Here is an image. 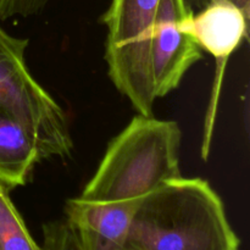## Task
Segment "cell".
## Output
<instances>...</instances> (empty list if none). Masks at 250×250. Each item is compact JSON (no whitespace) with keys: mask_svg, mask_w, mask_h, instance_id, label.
<instances>
[{"mask_svg":"<svg viewBox=\"0 0 250 250\" xmlns=\"http://www.w3.org/2000/svg\"><path fill=\"white\" fill-rule=\"evenodd\" d=\"M225 204L204 178L177 177L139 199L125 250H239Z\"/></svg>","mask_w":250,"mask_h":250,"instance_id":"obj_1","label":"cell"},{"mask_svg":"<svg viewBox=\"0 0 250 250\" xmlns=\"http://www.w3.org/2000/svg\"><path fill=\"white\" fill-rule=\"evenodd\" d=\"M190 14L183 0H160L143 36L105 46L109 78L137 114L151 116L156 100L175 90L187 71L204 58L194 39L182 29V21Z\"/></svg>","mask_w":250,"mask_h":250,"instance_id":"obj_2","label":"cell"},{"mask_svg":"<svg viewBox=\"0 0 250 250\" xmlns=\"http://www.w3.org/2000/svg\"><path fill=\"white\" fill-rule=\"evenodd\" d=\"M182 129L176 121L137 114L109 142L80 198L92 202L138 200L182 176Z\"/></svg>","mask_w":250,"mask_h":250,"instance_id":"obj_3","label":"cell"},{"mask_svg":"<svg viewBox=\"0 0 250 250\" xmlns=\"http://www.w3.org/2000/svg\"><path fill=\"white\" fill-rule=\"evenodd\" d=\"M27 38L0 26V107L16 117L37 139L44 159L72 156L73 141L66 112L29 72Z\"/></svg>","mask_w":250,"mask_h":250,"instance_id":"obj_4","label":"cell"},{"mask_svg":"<svg viewBox=\"0 0 250 250\" xmlns=\"http://www.w3.org/2000/svg\"><path fill=\"white\" fill-rule=\"evenodd\" d=\"M249 17L229 0H216L204 9L188 15L182 21V29L189 34L203 51L211 54L217 63L216 80L208 110L205 138L202 156L208 158L214 129L216 105L229 56L248 39Z\"/></svg>","mask_w":250,"mask_h":250,"instance_id":"obj_5","label":"cell"},{"mask_svg":"<svg viewBox=\"0 0 250 250\" xmlns=\"http://www.w3.org/2000/svg\"><path fill=\"white\" fill-rule=\"evenodd\" d=\"M138 203L139 199L103 203L72 198L65 204V220L75 231L81 250H125Z\"/></svg>","mask_w":250,"mask_h":250,"instance_id":"obj_6","label":"cell"},{"mask_svg":"<svg viewBox=\"0 0 250 250\" xmlns=\"http://www.w3.org/2000/svg\"><path fill=\"white\" fill-rule=\"evenodd\" d=\"M42 160L43 154L33 134L0 107V183L9 190L23 187Z\"/></svg>","mask_w":250,"mask_h":250,"instance_id":"obj_7","label":"cell"},{"mask_svg":"<svg viewBox=\"0 0 250 250\" xmlns=\"http://www.w3.org/2000/svg\"><path fill=\"white\" fill-rule=\"evenodd\" d=\"M160 0H111L100 21L107 29L105 46L128 43L143 36L153 23Z\"/></svg>","mask_w":250,"mask_h":250,"instance_id":"obj_8","label":"cell"},{"mask_svg":"<svg viewBox=\"0 0 250 250\" xmlns=\"http://www.w3.org/2000/svg\"><path fill=\"white\" fill-rule=\"evenodd\" d=\"M0 250H43L12 203L10 190L0 183Z\"/></svg>","mask_w":250,"mask_h":250,"instance_id":"obj_9","label":"cell"},{"mask_svg":"<svg viewBox=\"0 0 250 250\" xmlns=\"http://www.w3.org/2000/svg\"><path fill=\"white\" fill-rule=\"evenodd\" d=\"M42 236L43 250H81L77 236L65 219L43 224Z\"/></svg>","mask_w":250,"mask_h":250,"instance_id":"obj_10","label":"cell"},{"mask_svg":"<svg viewBox=\"0 0 250 250\" xmlns=\"http://www.w3.org/2000/svg\"><path fill=\"white\" fill-rule=\"evenodd\" d=\"M50 0H0V21L12 17H31L45 9Z\"/></svg>","mask_w":250,"mask_h":250,"instance_id":"obj_11","label":"cell"},{"mask_svg":"<svg viewBox=\"0 0 250 250\" xmlns=\"http://www.w3.org/2000/svg\"><path fill=\"white\" fill-rule=\"evenodd\" d=\"M214 1H216V0H183L186 7L193 12H197L199 10L204 9L205 6H208V5H210ZM229 1L234 2L237 6H239L243 10L244 14L250 16V0H229Z\"/></svg>","mask_w":250,"mask_h":250,"instance_id":"obj_12","label":"cell"}]
</instances>
